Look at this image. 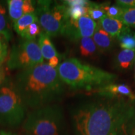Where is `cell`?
I'll list each match as a JSON object with an SVG mask.
<instances>
[{
  "mask_svg": "<svg viewBox=\"0 0 135 135\" xmlns=\"http://www.w3.org/2000/svg\"><path fill=\"white\" fill-rule=\"evenodd\" d=\"M135 116V104L124 98L89 103L74 114L76 135H126Z\"/></svg>",
  "mask_w": 135,
  "mask_h": 135,
  "instance_id": "6da1fadb",
  "label": "cell"
},
{
  "mask_svg": "<svg viewBox=\"0 0 135 135\" xmlns=\"http://www.w3.org/2000/svg\"><path fill=\"white\" fill-rule=\"evenodd\" d=\"M63 84L56 68L43 63L22 70L16 78L15 88L25 106L36 109L59 97Z\"/></svg>",
  "mask_w": 135,
  "mask_h": 135,
  "instance_id": "7a4b0ae2",
  "label": "cell"
},
{
  "mask_svg": "<svg viewBox=\"0 0 135 135\" xmlns=\"http://www.w3.org/2000/svg\"><path fill=\"white\" fill-rule=\"evenodd\" d=\"M56 70L62 81L73 88L91 89L107 85L116 78L114 74L82 63L76 58L67 59Z\"/></svg>",
  "mask_w": 135,
  "mask_h": 135,
  "instance_id": "3957f363",
  "label": "cell"
},
{
  "mask_svg": "<svg viewBox=\"0 0 135 135\" xmlns=\"http://www.w3.org/2000/svg\"><path fill=\"white\" fill-rule=\"evenodd\" d=\"M62 113L55 105H46L28 113L23 129L32 135H60Z\"/></svg>",
  "mask_w": 135,
  "mask_h": 135,
  "instance_id": "277c9868",
  "label": "cell"
},
{
  "mask_svg": "<svg viewBox=\"0 0 135 135\" xmlns=\"http://www.w3.org/2000/svg\"><path fill=\"white\" fill-rule=\"evenodd\" d=\"M35 13L44 33L48 36L63 35L68 17L65 5L50 1H38Z\"/></svg>",
  "mask_w": 135,
  "mask_h": 135,
  "instance_id": "5b68a950",
  "label": "cell"
},
{
  "mask_svg": "<svg viewBox=\"0 0 135 135\" xmlns=\"http://www.w3.org/2000/svg\"><path fill=\"white\" fill-rule=\"evenodd\" d=\"M26 108L15 88L0 89V125L17 127L23 123Z\"/></svg>",
  "mask_w": 135,
  "mask_h": 135,
  "instance_id": "8992f818",
  "label": "cell"
},
{
  "mask_svg": "<svg viewBox=\"0 0 135 135\" xmlns=\"http://www.w3.org/2000/svg\"><path fill=\"white\" fill-rule=\"evenodd\" d=\"M43 59L38 43L35 40H25L13 47L8 66L11 69L25 70L43 63Z\"/></svg>",
  "mask_w": 135,
  "mask_h": 135,
  "instance_id": "52a82bcc",
  "label": "cell"
},
{
  "mask_svg": "<svg viewBox=\"0 0 135 135\" xmlns=\"http://www.w3.org/2000/svg\"><path fill=\"white\" fill-rule=\"evenodd\" d=\"M97 23L89 17L84 15L77 20L69 18L63 35L76 40L83 38H91L97 29Z\"/></svg>",
  "mask_w": 135,
  "mask_h": 135,
  "instance_id": "ba28073f",
  "label": "cell"
},
{
  "mask_svg": "<svg viewBox=\"0 0 135 135\" xmlns=\"http://www.w3.org/2000/svg\"><path fill=\"white\" fill-rule=\"evenodd\" d=\"M8 14L13 24L25 15L35 12L34 3L30 0L7 1Z\"/></svg>",
  "mask_w": 135,
  "mask_h": 135,
  "instance_id": "9c48e42d",
  "label": "cell"
},
{
  "mask_svg": "<svg viewBox=\"0 0 135 135\" xmlns=\"http://www.w3.org/2000/svg\"><path fill=\"white\" fill-rule=\"evenodd\" d=\"M101 95L108 98H124L128 97L130 100H135V94L126 84L109 83L101 87L98 90Z\"/></svg>",
  "mask_w": 135,
  "mask_h": 135,
  "instance_id": "30bf717a",
  "label": "cell"
},
{
  "mask_svg": "<svg viewBox=\"0 0 135 135\" xmlns=\"http://www.w3.org/2000/svg\"><path fill=\"white\" fill-rule=\"evenodd\" d=\"M89 1L86 0H68L63 1L66 8V14L68 18L77 20L81 17L86 15L88 6Z\"/></svg>",
  "mask_w": 135,
  "mask_h": 135,
  "instance_id": "8fae6325",
  "label": "cell"
},
{
  "mask_svg": "<svg viewBox=\"0 0 135 135\" xmlns=\"http://www.w3.org/2000/svg\"><path fill=\"white\" fill-rule=\"evenodd\" d=\"M98 24L111 37H118L124 28V25L120 20L106 15L99 20Z\"/></svg>",
  "mask_w": 135,
  "mask_h": 135,
  "instance_id": "7c38bea8",
  "label": "cell"
},
{
  "mask_svg": "<svg viewBox=\"0 0 135 135\" xmlns=\"http://www.w3.org/2000/svg\"><path fill=\"white\" fill-rule=\"evenodd\" d=\"M38 45L43 58L50 61L55 57H58V52L56 51L53 44L51 41L50 36H48L44 32H42L40 34Z\"/></svg>",
  "mask_w": 135,
  "mask_h": 135,
  "instance_id": "4fadbf2b",
  "label": "cell"
},
{
  "mask_svg": "<svg viewBox=\"0 0 135 135\" xmlns=\"http://www.w3.org/2000/svg\"><path fill=\"white\" fill-rule=\"evenodd\" d=\"M92 38L97 48L103 51L109 50L113 45L112 37L104 31L98 24H97V29Z\"/></svg>",
  "mask_w": 135,
  "mask_h": 135,
  "instance_id": "5bb4252c",
  "label": "cell"
},
{
  "mask_svg": "<svg viewBox=\"0 0 135 135\" xmlns=\"http://www.w3.org/2000/svg\"><path fill=\"white\" fill-rule=\"evenodd\" d=\"M0 36L7 41L12 39L13 33L9 23L6 8L0 3Z\"/></svg>",
  "mask_w": 135,
  "mask_h": 135,
  "instance_id": "9a60e30c",
  "label": "cell"
},
{
  "mask_svg": "<svg viewBox=\"0 0 135 135\" xmlns=\"http://www.w3.org/2000/svg\"><path fill=\"white\" fill-rule=\"evenodd\" d=\"M38 21V19L36 13H29V14L24 15L19 20H17L13 24V26L16 33L22 36L24 32L28 29V27L32 23Z\"/></svg>",
  "mask_w": 135,
  "mask_h": 135,
  "instance_id": "2e32d148",
  "label": "cell"
},
{
  "mask_svg": "<svg viewBox=\"0 0 135 135\" xmlns=\"http://www.w3.org/2000/svg\"><path fill=\"white\" fill-rule=\"evenodd\" d=\"M118 39L123 49L135 50V33L131 32L128 27H124Z\"/></svg>",
  "mask_w": 135,
  "mask_h": 135,
  "instance_id": "e0dca14e",
  "label": "cell"
},
{
  "mask_svg": "<svg viewBox=\"0 0 135 135\" xmlns=\"http://www.w3.org/2000/svg\"><path fill=\"white\" fill-rule=\"evenodd\" d=\"M135 60V50H123L117 56V62L121 69L126 70L133 65Z\"/></svg>",
  "mask_w": 135,
  "mask_h": 135,
  "instance_id": "ac0fdd59",
  "label": "cell"
},
{
  "mask_svg": "<svg viewBox=\"0 0 135 135\" xmlns=\"http://www.w3.org/2000/svg\"><path fill=\"white\" fill-rule=\"evenodd\" d=\"M97 46L92 38H83L80 40V54L84 57H89L96 53Z\"/></svg>",
  "mask_w": 135,
  "mask_h": 135,
  "instance_id": "d6986e66",
  "label": "cell"
},
{
  "mask_svg": "<svg viewBox=\"0 0 135 135\" xmlns=\"http://www.w3.org/2000/svg\"><path fill=\"white\" fill-rule=\"evenodd\" d=\"M87 15L93 20H100L106 14L103 9L102 4H98L97 3L89 2L88 6Z\"/></svg>",
  "mask_w": 135,
  "mask_h": 135,
  "instance_id": "ffe728a7",
  "label": "cell"
},
{
  "mask_svg": "<svg viewBox=\"0 0 135 135\" xmlns=\"http://www.w3.org/2000/svg\"><path fill=\"white\" fill-rule=\"evenodd\" d=\"M118 20L126 26H135V8L123 9L122 14Z\"/></svg>",
  "mask_w": 135,
  "mask_h": 135,
  "instance_id": "44dd1931",
  "label": "cell"
},
{
  "mask_svg": "<svg viewBox=\"0 0 135 135\" xmlns=\"http://www.w3.org/2000/svg\"><path fill=\"white\" fill-rule=\"evenodd\" d=\"M41 33V27L38 21L32 23L24 32L21 37L26 40H35L36 36L40 35Z\"/></svg>",
  "mask_w": 135,
  "mask_h": 135,
  "instance_id": "7402d4cb",
  "label": "cell"
},
{
  "mask_svg": "<svg viewBox=\"0 0 135 135\" xmlns=\"http://www.w3.org/2000/svg\"><path fill=\"white\" fill-rule=\"evenodd\" d=\"M102 8L106 16L116 19L119 18L123 11V8L118 6H109L106 4H102Z\"/></svg>",
  "mask_w": 135,
  "mask_h": 135,
  "instance_id": "603a6c76",
  "label": "cell"
},
{
  "mask_svg": "<svg viewBox=\"0 0 135 135\" xmlns=\"http://www.w3.org/2000/svg\"><path fill=\"white\" fill-rule=\"evenodd\" d=\"M116 4L123 9L135 8V0H118Z\"/></svg>",
  "mask_w": 135,
  "mask_h": 135,
  "instance_id": "cb8c5ba5",
  "label": "cell"
},
{
  "mask_svg": "<svg viewBox=\"0 0 135 135\" xmlns=\"http://www.w3.org/2000/svg\"><path fill=\"white\" fill-rule=\"evenodd\" d=\"M8 55V47L4 41L0 43V64H2Z\"/></svg>",
  "mask_w": 135,
  "mask_h": 135,
  "instance_id": "d4e9b609",
  "label": "cell"
},
{
  "mask_svg": "<svg viewBox=\"0 0 135 135\" xmlns=\"http://www.w3.org/2000/svg\"><path fill=\"white\" fill-rule=\"evenodd\" d=\"M59 61H60V59H59L58 57H55V58L51 59V60L49 61L48 65L52 68H56L57 66H58Z\"/></svg>",
  "mask_w": 135,
  "mask_h": 135,
  "instance_id": "484cf974",
  "label": "cell"
},
{
  "mask_svg": "<svg viewBox=\"0 0 135 135\" xmlns=\"http://www.w3.org/2000/svg\"><path fill=\"white\" fill-rule=\"evenodd\" d=\"M0 135H20V134H17L16 133L13 132V131H11L0 130Z\"/></svg>",
  "mask_w": 135,
  "mask_h": 135,
  "instance_id": "4316f807",
  "label": "cell"
},
{
  "mask_svg": "<svg viewBox=\"0 0 135 135\" xmlns=\"http://www.w3.org/2000/svg\"><path fill=\"white\" fill-rule=\"evenodd\" d=\"M5 78H6V76H5V73L1 74L0 75V86L3 83V82L4 81Z\"/></svg>",
  "mask_w": 135,
  "mask_h": 135,
  "instance_id": "83f0119b",
  "label": "cell"
},
{
  "mask_svg": "<svg viewBox=\"0 0 135 135\" xmlns=\"http://www.w3.org/2000/svg\"><path fill=\"white\" fill-rule=\"evenodd\" d=\"M20 135H32L28 132H26V131H24L23 129H22V131H21V133H20Z\"/></svg>",
  "mask_w": 135,
  "mask_h": 135,
  "instance_id": "f1b7e54d",
  "label": "cell"
},
{
  "mask_svg": "<svg viewBox=\"0 0 135 135\" xmlns=\"http://www.w3.org/2000/svg\"><path fill=\"white\" fill-rule=\"evenodd\" d=\"M3 73H5L4 71V68H3V66H2V64H0V75H1V74H3Z\"/></svg>",
  "mask_w": 135,
  "mask_h": 135,
  "instance_id": "f546056e",
  "label": "cell"
}]
</instances>
